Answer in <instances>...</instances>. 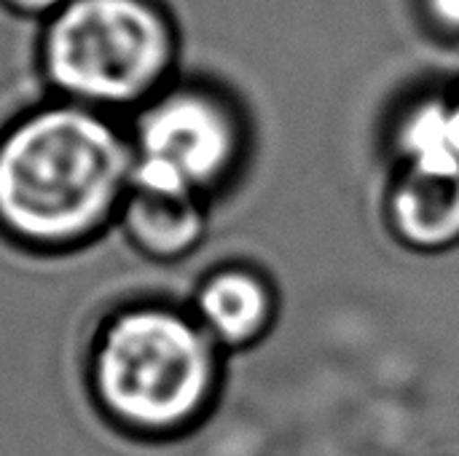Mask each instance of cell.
Segmentation results:
<instances>
[{
	"instance_id": "obj_1",
	"label": "cell",
	"mask_w": 459,
	"mask_h": 456,
	"mask_svg": "<svg viewBox=\"0 0 459 456\" xmlns=\"http://www.w3.org/2000/svg\"><path fill=\"white\" fill-rule=\"evenodd\" d=\"M118 116L48 99L0 129V234L30 253H67L116 226L132 185Z\"/></svg>"
},
{
	"instance_id": "obj_2",
	"label": "cell",
	"mask_w": 459,
	"mask_h": 456,
	"mask_svg": "<svg viewBox=\"0 0 459 456\" xmlns=\"http://www.w3.org/2000/svg\"><path fill=\"white\" fill-rule=\"evenodd\" d=\"M221 384V347L188 309L134 301L116 309L89 349L97 406L134 435H175L199 422Z\"/></svg>"
},
{
	"instance_id": "obj_3",
	"label": "cell",
	"mask_w": 459,
	"mask_h": 456,
	"mask_svg": "<svg viewBox=\"0 0 459 456\" xmlns=\"http://www.w3.org/2000/svg\"><path fill=\"white\" fill-rule=\"evenodd\" d=\"M178 46L159 0H70L43 22L38 62L54 97L121 118L175 81Z\"/></svg>"
},
{
	"instance_id": "obj_4",
	"label": "cell",
	"mask_w": 459,
	"mask_h": 456,
	"mask_svg": "<svg viewBox=\"0 0 459 456\" xmlns=\"http://www.w3.org/2000/svg\"><path fill=\"white\" fill-rule=\"evenodd\" d=\"M132 183L210 204L239 169L245 126L237 105L204 81H172L129 118Z\"/></svg>"
},
{
	"instance_id": "obj_5",
	"label": "cell",
	"mask_w": 459,
	"mask_h": 456,
	"mask_svg": "<svg viewBox=\"0 0 459 456\" xmlns=\"http://www.w3.org/2000/svg\"><path fill=\"white\" fill-rule=\"evenodd\" d=\"M188 312L221 352L242 349L255 344L272 325L274 293L255 269L229 263L202 277Z\"/></svg>"
},
{
	"instance_id": "obj_6",
	"label": "cell",
	"mask_w": 459,
	"mask_h": 456,
	"mask_svg": "<svg viewBox=\"0 0 459 456\" xmlns=\"http://www.w3.org/2000/svg\"><path fill=\"white\" fill-rule=\"evenodd\" d=\"M207 202L175 191L132 183L116 226L148 261L175 263L188 258L207 237Z\"/></svg>"
},
{
	"instance_id": "obj_7",
	"label": "cell",
	"mask_w": 459,
	"mask_h": 456,
	"mask_svg": "<svg viewBox=\"0 0 459 456\" xmlns=\"http://www.w3.org/2000/svg\"><path fill=\"white\" fill-rule=\"evenodd\" d=\"M401 237L420 247H441L459 239V175L409 169L393 199Z\"/></svg>"
},
{
	"instance_id": "obj_8",
	"label": "cell",
	"mask_w": 459,
	"mask_h": 456,
	"mask_svg": "<svg viewBox=\"0 0 459 456\" xmlns=\"http://www.w3.org/2000/svg\"><path fill=\"white\" fill-rule=\"evenodd\" d=\"M403 148L417 172L459 175V105L420 108L403 129Z\"/></svg>"
},
{
	"instance_id": "obj_9",
	"label": "cell",
	"mask_w": 459,
	"mask_h": 456,
	"mask_svg": "<svg viewBox=\"0 0 459 456\" xmlns=\"http://www.w3.org/2000/svg\"><path fill=\"white\" fill-rule=\"evenodd\" d=\"M70 0H0V5L8 8L11 13L24 16V19H38V22H48Z\"/></svg>"
},
{
	"instance_id": "obj_10",
	"label": "cell",
	"mask_w": 459,
	"mask_h": 456,
	"mask_svg": "<svg viewBox=\"0 0 459 456\" xmlns=\"http://www.w3.org/2000/svg\"><path fill=\"white\" fill-rule=\"evenodd\" d=\"M433 11L438 13L441 22L459 30V0H433Z\"/></svg>"
},
{
	"instance_id": "obj_11",
	"label": "cell",
	"mask_w": 459,
	"mask_h": 456,
	"mask_svg": "<svg viewBox=\"0 0 459 456\" xmlns=\"http://www.w3.org/2000/svg\"><path fill=\"white\" fill-rule=\"evenodd\" d=\"M457 105H459V102H457Z\"/></svg>"
}]
</instances>
